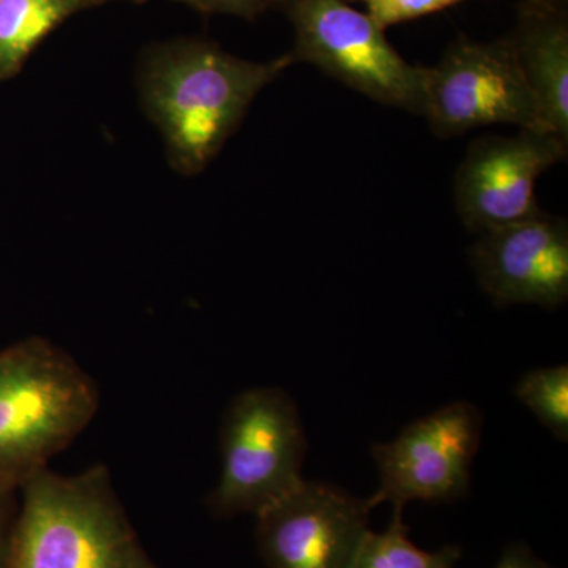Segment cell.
I'll list each match as a JSON object with an SVG mask.
<instances>
[{"label": "cell", "instance_id": "16", "mask_svg": "<svg viewBox=\"0 0 568 568\" xmlns=\"http://www.w3.org/2000/svg\"><path fill=\"white\" fill-rule=\"evenodd\" d=\"M21 478L0 473V568H7L11 529L17 515Z\"/></svg>", "mask_w": 568, "mask_h": 568}, {"label": "cell", "instance_id": "8", "mask_svg": "<svg viewBox=\"0 0 568 568\" xmlns=\"http://www.w3.org/2000/svg\"><path fill=\"white\" fill-rule=\"evenodd\" d=\"M568 141L548 130L521 129L514 136L470 142L455 175L459 220L480 234L521 222L540 211V175L567 159Z\"/></svg>", "mask_w": 568, "mask_h": 568}, {"label": "cell", "instance_id": "6", "mask_svg": "<svg viewBox=\"0 0 568 568\" xmlns=\"http://www.w3.org/2000/svg\"><path fill=\"white\" fill-rule=\"evenodd\" d=\"M424 115L439 138L488 125L548 130L506 37L458 39L435 67H425Z\"/></svg>", "mask_w": 568, "mask_h": 568}, {"label": "cell", "instance_id": "1", "mask_svg": "<svg viewBox=\"0 0 568 568\" xmlns=\"http://www.w3.org/2000/svg\"><path fill=\"white\" fill-rule=\"evenodd\" d=\"M293 63L291 54L246 61L204 40L174 41L149 52L140 74L142 106L175 170L201 173L265 85Z\"/></svg>", "mask_w": 568, "mask_h": 568}, {"label": "cell", "instance_id": "9", "mask_svg": "<svg viewBox=\"0 0 568 568\" xmlns=\"http://www.w3.org/2000/svg\"><path fill=\"white\" fill-rule=\"evenodd\" d=\"M369 511L346 489L304 480L254 517L257 552L267 568H353Z\"/></svg>", "mask_w": 568, "mask_h": 568}, {"label": "cell", "instance_id": "19", "mask_svg": "<svg viewBox=\"0 0 568 568\" xmlns=\"http://www.w3.org/2000/svg\"><path fill=\"white\" fill-rule=\"evenodd\" d=\"M548 2L567 3V0H548Z\"/></svg>", "mask_w": 568, "mask_h": 568}, {"label": "cell", "instance_id": "14", "mask_svg": "<svg viewBox=\"0 0 568 568\" xmlns=\"http://www.w3.org/2000/svg\"><path fill=\"white\" fill-rule=\"evenodd\" d=\"M514 395L559 443L568 440V366L530 369L515 386Z\"/></svg>", "mask_w": 568, "mask_h": 568}, {"label": "cell", "instance_id": "2", "mask_svg": "<svg viewBox=\"0 0 568 568\" xmlns=\"http://www.w3.org/2000/svg\"><path fill=\"white\" fill-rule=\"evenodd\" d=\"M7 568H163L121 503L110 467L71 476L40 467L22 478Z\"/></svg>", "mask_w": 568, "mask_h": 568}, {"label": "cell", "instance_id": "3", "mask_svg": "<svg viewBox=\"0 0 568 568\" xmlns=\"http://www.w3.org/2000/svg\"><path fill=\"white\" fill-rule=\"evenodd\" d=\"M100 388L65 349L31 336L0 349V473L50 466L92 424Z\"/></svg>", "mask_w": 568, "mask_h": 568}, {"label": "cell", "instance_id": "18", "mask_svg": "<svg viewBox=\"0 0 568 568\" xmlns=\"http://www.w3.org/2000/svg\"><path fill=\"white\" fill-rule=\"evenodd\" d=\"M495 568H551L534 555L532 549L523 544L506 548Z\"/></svg>", "mask_w": 568, "mask_h": 568}, {"label": "cell", "instance_id": "11", "mask_svg": "<svg viewBox=\"0 0 568 568\" xmlns=\"http://www.w3.org/2000/svg\"><path fill=\"white\" fill-rule=\"evenodd\" d=\"M510 43L541 122L568 141L567 3L523 0Z\"/></svg>", "mask_w": 568, "mask_h": 568}, {"label": "cell", "instance_id": "10", "mask_svg": "<svg viewBox=\"0 0 568 568\" xmlns=\"http://www.w3.org/2000/svg\"><path fill=\"white\" fill-rule=\"evenodd\" d=\"M481 290L495 305L559 308L568 298V224L538 211L478 234L469 250Z\"/></svg>", "mask_w": 568, "mask_h": 568}, {"label": "cell", "instance_id": "13", "mask_svg": "<svg viewBox=\"0 0 568 568\" xmlns=\"http://www.w3.org/2000/svg\"><path fill=\"white\" fill-rule=\"evenodd\" d=\"M462 548L446 545L437 551H425L409 538L402 508H394V518L383 532L368 529L355 555L353 568H455Z\"/></svg>", "mask_w": 568, "mask_h": 568}, {"label": "cell", "instance_id": "20", "mask_svg": "<svg viewBox=\"0 0 568 568\" xmlns=\"http://www.w3.org/2000/svg\"><path fill=\"white\" fill-rule=\"evenodd\" d=\"M97 2H99V3H100V2H103V0H97Z\"/></svg>", "mask_w": 568, "mask_h": 568}, {"label": "cell", "instance_id": "12", "mask_svg": "<svg viewBox=\"0 0 568 568\" xmlns=\"http://www.w3.org/2000/svg\"><path fill=\"white\" fill-rule=\"evenodd\" d=\"M97 0H0V80L20 69L63 21Z\"/></svg>", "mask_w": 568, "mask_h": 568}, {"label": "cell", "instance_id": "4", "mask_svg": "<svg viewBox=\"0 0 568 568\" xmlns=\"http://www.w3.org/2000/svg\"><path fill=\"white\" fill-rule=\"evenodd\" d=\"M306 450L305 426L293 396L278 387L246 388L224 409L222 469L205 507L215 518L256 517L305 480Z\"/></svg>", "mask_w": 568, "mask_h": 568}, {"label": "cell", "instance_id": "15", "mask_svg": "<svg viewBox=\"0 0 568 568\" xmlns=\"http://www.w3.org/2000/svg\"><path fill=\"white\" fill-rule=\"evenodd\" d=\"M354 2L364 3L365 13L383 31H387L392 26L439 13L467 0H354Z\"/></svg>", "mask_w": 568, "mask_h": 568}, {"label": "cell", "instance_id": "7", "mask_svg": "<svg viewBox=\"0 0 568 568\" xmlns=\"http://www.w3.org/2000/svg\"><path fill=\"white\" fill-rule=\"evenodd\" d=\"M484 416L473 403L457 402L417 418L390 443L375 444L379 488L368 507L413 500L455 503L469 493L470 467L480 447Z\"/></svg>", "mask_w": 568, "mask_h": 568}, {"label": "cell", "instance_id": "17", "mask_svg": "<svg viewBox=\"0 0 568 568\" xmlns=\"http://www.w3.org/2000/svg\"><path fill=\"white\" fill-rule=\"evenodd\" d=\"M196 9L209 13L235 14V17L254 18L268 7L283 0H185Z\"/></svg>", "mask_w": 568, "mask_h": 568}, {"label": "cell", "instance_id": "5", "mask_svg": "<svg viewBox=\"0 0 568 568\" xmlns=\"http://www.w3.org/2000/svg\"><path fill=\"white\" fill-rule=\"evenodd\" d=\"M294 62L317 67L387 106L424 115L425 67L407 62L365 11L347 0H283Z\"/></svg>", "mask_w": 568, "mask_h": 568}]
</instances>
